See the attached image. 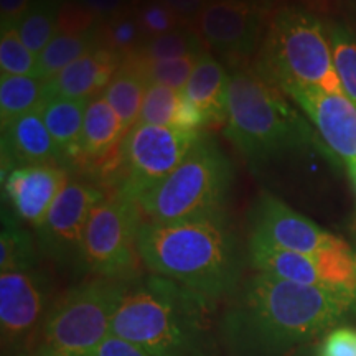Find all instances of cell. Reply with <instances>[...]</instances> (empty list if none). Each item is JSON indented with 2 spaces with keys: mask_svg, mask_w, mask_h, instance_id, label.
I'll return each instance as SVG.
<instances>
[{
  "mask_svg": "<svg viewBox=\"0 0 356 356\" xmlns=\"http://www.w3.org/2000/svg\"><path fill=\"white\" fill-rule=\"evenodd\" d=\"M355 312L348 293L256 273L222 312L218 335L226 356H286Z\"/></svg>",
  "mask_w": 356,
  "mask_h": 356,
  "instance_id": "obj_1",
  "label": "cell"
},
{
  "mask_svg": "<svg viewBox=\"0 0 356 356\" xmlns=\"http://www.w3.org/2000/svg\"><path fill=\"white\" fill-rule=\"evenodd\" d=\"M142 264L215 305L241 284L243 254L225 210L177 222H142Z\"/></svg>",
  "mask_w": 356,
  "mask_h": 356,
  "instance_id": "obj_2",
  "label": "cell"
},
{
  "mask_svg": "<svg viewBox=\"0 0 356 356\" xmlns=\"http://www.w3.org/2000/svg\"><path fill=\"white\" fill-rule=\"evenodd\" d=\"M211 307L170 279L137 275L126 280L111 330L150 356H221Z\"/></svg>",
  "mask_w": 356,
  "mask_h": 356,
  "instance_id": "obj_3",
  "label": "cell"
},
{
  "mask_svg": "<svg viewBox=\"0 0 356 356\" xmlns=\"http://www.w3.org/2000/svg\"><path fill=\"white\" fill-rule=\"evenodd\" d=\"M225 136L252 163L305 147L333 159L320 136L286 101L282 89L252 63L233 68L229 74Z\"/></svg>",
  "mask_w": 356,
  "mask_h": 356,
  "instance_id": "obj_4",
  "label": "cell"
},
{
  "mask_svg": "<svg viewBox=\"0 0 356 356\" xmlns=\"http://www.w3.org/2000/svg\"><path fill=\"white\" fill-rule=\"evenodd\" d=\"M252 65L282 91L307 86L345 95L333 65L327 29L304 7L286 3L274 8Z\"/></svg>",
  "mask_w": 356,
  "mask_h": 356,
  "instance_id": "obj_5",
  "label": "cell"
},
{
  "mask_svg": "<svg viewBox=\"0 0 356 356\" xmlns=\"http://www.w3.org/2000/svg\"><path fill=\"white\" fill-rule=\"evenodd\" d=\"M233 177L228 155L213 137L202 134L184 162L136 202L145 222L195 220L225 210Z\"/></svg>",
  "mask_w": 356,
  "mask_h": 356,
  "instance_id": "obj_6",
  "label": "cell"
},
{
  "mask_svg": "<svg viewBox=\"0 0 356 356\" xmlns=\"http://www.w3.org/2000/svg\"><path fill=\"white\" fill-rule=\"evenodd\" d=\"M126 280L92 277L53 300L33 348L55 356H92L113 335Z\"/></svg>",
  "mask_w": 356,
  "mask_h": 356,
  "instance_id": "obj_7",
  "label": "cell"
},
{
  "mask_svg": "<svg viewBox=\"0 0 356 356\" xmlns=\"http://www.w3.org/2000/svg\"><path fill=\"white\" fill-rule=\"evenodd\" d=\"M142 222L136 200L121 188L108 191L88 220L79 269L95 277L115 280L140 275L137 236Z\"/></svg>",
  "mask_w": 356,
  "mask_h": 356,
  "instance_id": "obj_8",
  "label": "cell"
},
{
  "mask_svg": "<svg viewBox=\"0 0 356 356\" xmlns=\"http://www.w3.org/2000/svg\"><path fill=\"white\" fill-rule=\"evenodd\" d=\"M273 12L267 0H207L190 26L207 50L239 68L256 60Z\"/></svg>",
  "mask_w": 356,
  "mask_h": 356,
  "instance_id": "obj_9",
  "label": "cell"
},
{
  "mask_svg": "<svg viewBox=\"0 0 356 356\" xmlns=\"http://www.w3.org/2000/svg\"><path fill=\"white\" fill-rule=\"evenodd\" d=\"M202 132L137 122L124 137L121 190L137 200L184 162Z\"/></svg>",
  "mask_w": 356,
  "mask_h": 356,
  "instance_id": "obj_10",
  "label": "cell"
},
{
  "mask_svg": "<svg viewBox=\"0 0 356 356\" xmlns=\"http://www.w3.org/2000/svg\"><path fill=\"white\" fill-rule=\"evenodd\" d=\"M248 254L256 273L302 286L348 293L356 299V251L346 243L318 254H304L249 238Z\"/></svg>",
  "mask_w": 356,
  "mask_h": 356,
  "instance_id": "obj_11",
  "label": "cell"
},
{
  "mask_svg": "<svg viewBox=\"0 0 356 356\" xmlns=\"http://www.w3.org/2000/svg\"><path fill=\"white\" fill-rule=\"evenodd\" d=\"M51 304L50 284L40 270L0 274V335L3 356L33 348Z\"/></svg>",
  "mask_w": 356,
  "mask_h": 356,
  "instance_id": "obj_12",
  "label": "cell"
},
{
  "mask_svg": "<svg viewBox=\"0 0 356 356\" xmlns=\"http://www.w3.org/2000/svg\"><path fill=\"white\" fill-rule=\"evenodd\" d=\"M106 197L108 191L97 184L70 178L37 229L40 249L58 264L79 267L88 220Z\"/></svg>",
  "mask_w": 356,
  "mask_h": 356,
  "instance_id": "obj_13",
  "label": "cell"
},
{
  "mask_svg": "<svg viewBox=\"0 0 356 356\" xmlns=\"http://www.w3.org/2000/svg\"><path fill=\"white\" fill-rule=\"evenodd\" d=\"M307 114L320 139L338 163L356 172V104L346 95H333L318 88L291 86L286 91Z\"/></svg>",
  "mask_w": 356,
  "mask_h": 356,
  "instance_id": "obj_14",
  "label": "cell"
},
{
  "mask_svg": "<svg viewBox=\"0 0 356 356\" xmlns=\"http://www.w3.org/2000/svg\"><path fill=\"white\" fill-rule=\"evenodd\" d=\"M251 238L304 254H318L345 244L343 239L322 229L270 193H262L254 204Z\"/></svg>",
  "mask_w": 356,
  "mask_h": 356,
  "instance_id": "obj_15",
  "label": "cell"
},
{
  "mask_svg": "<svg viewBox=\"0 0 356 356\" xmlns=\"http://www.w3.org/2000/svg\"><path fill=\"white\" fill-rule=\"evenodd\" d=\"M68 180L66 168L37 163L15 167L2 178V186L15 216L38 229Z\"/></svg>",
  "mask_w": 356,
  "mask_h": 356,
  "instance_id": "obj_16",
  "label": "cell"
},
{
  "mask_svg": "<svg viewBox=\"0 0 356 356\" xmlns=\"http://www.w3.org/2000/svg\"><path fill=\"white\" fill-rule=\"evenodd\" d=\"M37 163L63 167L61 152L43 121L40 106L2 129V178L15 167Z\"/></svg>",
  "mask_w": 356,
  "mask_h": 356,
  "instance_id": "obj_17",
  "label": "cell"
},
{
  "mask_svg": "<svg viewBox=\"0 0 356 356\" xmlns=\"http://www.w3.org/2000/svg\"><path fill=\"white\" fill-rule=\"evenodd\" d=\"M122 61L114 53L97 47L61 70L44 84V99L53 96L92 99L108 88Z\"/></svg>",
  "mask_w": 356,
  "mask_h": 356,
  "instance_id": "obj_18",
  "label": "cell"
},
{
  "mask_svg": "<svg viewBox=\"0 0 356 356\" xmlns=\"http://www.w3.org/2000/svg\"><path fill=\"white\" fill-rule=\"evenodd\" d=\"M124 137L126 131L121 119L101 92L88 102L81 140L73 167L95 173L97 167L121 149Z\"/></svg>",
  "mask_w": 356,
  "mask_h": 356,
  "instance_id": "obj_19",
  "label": "cell"
},
{
  "mask_svg": "<svg viewBox=\"0 0 356 356\" xmlns=\"http://www.w3.org/2000/svg\"><path fill=\"white\" fill-rule=\"evenodd\" d=\"M229 73L210 51L203 53L186 83L184 95L202 111L207 124H221L228 113Z\"/></svg>",
  "mask_w": 356,
  "mask_h": 356,
  "instance_id": "obj_20",
  "label": "cell"
},
{
  "mask_svg": "<svg viewBox=\"0 0 356 356\" xmlns=\"http://www.w3.org/2000/svg\"><path fill=\"white\" fill-rule=\"evenodd\" d=\"M139 122L193 132H202V129L208 126L202 111L186 99L184 91L163 84H149Z\"/></svg>",
  "mask_w": 356,
  "mask_h": 356,
  "instance_id": "obj_21",
  "label": "cell"
},
{
  "mask_svg": "<svg viewBox=\"0 0 356 356\" xmlns=\"http://www.w3.org/2000/svg\"><path fill=\"white\" fill-rule=\"evenodd\" d=\"M89 101L53 96L40 104L43 121L61 152L63 167L74 165L83 134L84 114H86Z\"/></svg>",
  "mask_w": 356,
  "mask_h": 356,
  "instance_id": "obj_22",
  "label": "cell"
},
{
  "mask_svg": "<svg viewBox=\"0 0 356 356\" xmlns=\"http://www.w3.org/2000/svg\"><path fill=\"white\" fill-rule=\"evenodd\" d=\"M149 83L134 66L122 63L113 81L102 91L104 99L118 113L126 134L139 122L142 102Z\"/></svg>",
  "mask_w": 356,
  "mask_h": 356,
  "instance_id": "obj_23",
  "label": "cell"
},
{
  "mask_svg": "<svg viewBox=\"0 0 356 356\" xmlns=\"http://www.w3.org/2000/svg\"><path fill=\"white\" fill-rule=\"evenodd\" d=\"M97 47L96 30L83 35H55L47 48L37 56L33 78L40 81H50L66 66L86 55Z\"/></svg>",
  "mask_w": 356,
  "mask_h": 356,
  "instance_id": "obj_24",
  "label": "cell"
},
{
  "mask_svg": "<svg viewBox=\"0 0 356 356\" xmlns=\"http://www.w3.org/2000/svg\"><path fill=\"white\" fill-rule=\"evenodd\" d=\"M96 38L99 47L114 53L115 56L121 58V61L136 55L147 42L131 7L101 20L96 29Z\"/></svg>",
  "mask_w": 356,
  "mask_h": 356,
  "instance_id": "obj_25",
  "label": "cell"
},
{
  "mask_svg": "<svg viewBox=\"0 0 356 356\" xmlns=\"http://www.w3.org/2000/svg\"><path fill=\"white\" fill-rule=\"evenodd\" d=\"M37 264V248L33 236L20 225L10 211L2 210V234H0V270H30Z\"/></svg>",
  "mask_w": 356,
  "mask_h": 356,
  "instance_id": "obj_26",
  "label": "cell"
},
{
  "mask_svg": "<svg viewBox=\"0 0 356 356\" xmlns=\"http://www.w3.org/2000/svg\"><path fill=\"white\" fill-rule=\"evenodd\" d=\"M207 51L198 35L191 30L190 25H185L162 37L147 40L144 47L129 60L139 65H154L191 55H203Z\"/></svg>",
  "mask_w": 356,
  "mask_h": 356,
  "instance_id": "obj_27",
  "label": "cell"
},
{
  "mask_svg": "<svg viewBox=\"0 0 356 356\" xmlns=\"http://www.w3.org/2000/svg\"><path fill=\"white\" fill-rule=\"evenodd\" d=\"M44 84L47 83L33 76H0L2 129L42 104L44 101Z\"/></svg>",
  "mask_w": 356,
  "mask_h": 356,
  "instance_id": "obj_28",
  "label": "cell"
},
{
  "mask_svg": "<svg viewBox=\"0 0 356 356\" xmlns=\"http://www.w3.org/2000/svg\"><path fill=\"white\" fill-rule=\"evenodd\" d=\"M58 8L60 6L56 3L33 0L17 26L22 42L35 56H38L56 35Z\"/></svg>",
  "mask_w": 356,
  "mask_h": 356,
  "instance_id": "obj_29",
  "label": "cell"
},
{
  "mask_svg": "<svg viewBox=\"0 0 356 356\" xmlns=\"http://www.w3.org/2000/svg\"><path fill=\"white\" fill-rule=\"evenodd\" d=\"M330 40L333 65L340 78L345 95L356 104V38L348 29L340 24L327 26Z\"/></svg>",
  "mask_w": 356,
  "mask_h": 356,
  "instance_id": "obj_30",
  "label": "cell"
},
{
  "mask_svg": "<svg viewBox=\"0 0 356 356\" xmlns=\"http://www.w3.org/2000/svg\"><path fill=\"white\" fill-rule=\"evenodd\" d=\"M200 58H202V55H191L186 58H178V60L162 61V63L154 65H139L131 60L122 61V63L134 66L149 84H163V86L184 91Z\"/></svg>",
  "mask_w": 356,
  "mask_h": 356,
  "instance_id": "obj_31",
  "label": "cell"
},
{
  "mask_svg": "<svg viewBox=\"0 0 356 356\" xmlns=\"http://www.w3.org/2000/svg\"><path fill=\"white\" fill-rule=\"evenodd\" d=\"M131 10L139 22L147 40L162 37L180 26L188 25L160 0H136V3L131 6Z\"/></svg>",
  "mask_w": 356,
  "mask_h": 356,
  "instance_id": "obj_32",
  "label": "cell"
},
{
  "mask_svg": "<svg viewBox=\"0 0 356 356\" xmlns=\"http://www.w3.org/2000/svg\"><path fill=\"white\" fill-rule=\"evenodd\" d=\"M37 56L22 42L17 26L2 30L0 37V73L2 76H33Z\"/></svg>",
  "mask_w": 356,
  "mask_h": 356,
  "instance_id": "obj_33",
  "label": "cell"
},
{
  "mask_svg": "<svg viewBox=\"0 0 356 356\" xmlns=\"http://www.w3.org/2000/svg\"><path fill=\"white\" fill-rule=\"evenodd\" d=\"M101 19L79 0H66L58 8L56 35H83L95 32Z\"/></svg>",
  "mask_w": 356,
  "mask_h": 356,
  "instance_id": "obj_34",
  "label": "cell"
},
{
  "mask_svg": "<svg viewBox=\"0 0 356 356\" xmlns=\"http://www.w3.org/2000/svg\"><path fill=\"white\" fill-rule=\"evenodd\" d=\"M320 356H356V332L348 328L333 330L325 340Z\"/></svg>",
  "mask_w": 356,
  "mask_h": 356,
  "instance_id": "obj_35",
  "label": "cell"
},
{
  "mask_svg": "<svg viewBox=\"0 0 356 356\" xmlns=\"http://www.w3.org/2000/svg\"><path fill=\"white\" fill-rule=\"evenodd\" d=\"M92 356H150L144 350L136 346L131 341L122 340V338L111 335L108 340L97 348Z\"/></svg>",
  "mask_w": 356,
  "mask_h": 356,
  "instance_id": "obj_36",
  "label": "cell"
},
{
  "mask_svg": "<svg viewBox=\"0 0 356 356\" xmlns=\"http://www.w3.org/2000/svg\"><path fill=\"white\" fill-rule=\"evenodd\" d=\"M33 0H0V22L2 30L19 26L22 17L25 15Z\"/></svg>",
  "mask_w": 356,
  "mask_h": 356,
  "instance_id": "obj_37",
  "label": "cell"
},
{
  "mask_svg": "<svg viewBox=\"0 0 356 356\" xmlns=\"http://www.w3.org/2000/svg\"><path fill=\"white\" fill-rule=\"evenodd\" d=\"M160 2L165 3L168 8H172L180 19H184L190 25V22L198 15L207 0H160Z\"/></svg>",
  "mask_w": 356,
  "mask_h": 356,
  "instance_id": "obj_38",
  "label": "cell"
},
{
  "mask_svg": "<svg viewBox=\"0 0 356 356\" xmlns=\"http://www.w3.org/2000/svg\"><path fill=\"white\" fill-rule=\"evenodd\" d=\"M84 7H88L92 13H96L101 20L113 17L115 13L124 10L126 0H79Z\"/></svg>",
  "mask_w": 356,
  "mask_h": 356,
  "instance_id": "obj_39",
  "label": "cell"
},
{
  "mask_svg": "<svg viewBox=\"0 0 356 356\" xmlns=\"http://www.w3.org/2000/svg\"><path fill=\"white\" fill-rule=\"evenodd\" d=\"M12 356H55V355L48 353V351H43V350L32 348V350L22 351V353H17V355H12Z\"/></svg>",
  "mask_w": 356,
  "mask_h": 356,
  "instance_id": "obj_40",
  "label": "cell"
},
{
  "mask_svg": "<svg viewBox=\"0 0 356 356\" xmlns=\"http://www.w3.org/2000/svg\"><path fill=\"white\" fill-rule=\"evenodd\" d=\"M43 2H50V3H56V6H61V3L66 2V0H43Z\"/></svg>",
  "mask_w": 356,
  "mask_h": 356,
  "instance_id": "obj_41",
  "label": "cell"
},
{
  "mask_svg": "<svg viewBox=\"0 0 356 356\" xmlns=\"http://www.w3.org/2000/svg\"><path fill=\"white\" fill-rule=\"evenodd\" d=\"M267 2L274 3V2H291V0H267Z\"/></svg>",
  "mask_w": 356,
  "mask_h": 356,
  "instance_id": "obj_42",
  "label": "cell"
},
{
  "mask_svg": "<svg viewBox=\"0 0 356 356\" xmlns=\"http://www.w3.org/2000/svg\"><path fill=\"white\" fill-rule=\"evenodd\" d=\"M351 178H353V181H355V185H356V172L353 173V175H351Z\"/></svg>",
  "mask_w": 356,
  "mask_h": 356,
  "instance_id": "obj_43",
  "label": "cell"
},
{
  "mask_svg": "<svg viewBox=\"0 0 356 356\" xmlns=\"http://www.w3.org/2000/svg\"><path fill=\"white\" fill-rule=\"evenodd\" d=\"M355 233H356V221H355Z\"/></svg>",
  "mask_w": 356,
  "mask_h": 356,
  "instance_id": "obj_44",
  "label": "cell"
}]
</instances>
